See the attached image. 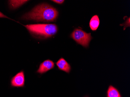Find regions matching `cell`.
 <instances>
[{
  "mask_svg": "<svg viewBox=\"0 0 130 97\" xmlns=\"http://www.w3.org/2000/svg\"><path fill=\"white\" fill-rule=\"evenodd\" d=\"M52 1L58 4H62L64 3V0H54V1Z\"/></svg>",
  "mask_w": 130,
  "mask_h": 97,
  "instance_id": "10",
  "label": "cell"
},
{
  "mask_svg": "<svg viewBox=\"0 0 130 97\" xmlns=\"http://www.w3.org/2000/svg\"><path fill=\"white\" fill-rule=\"evenodd\" d=\"M100 24V20L98 15L92 16L90 22L89 26L92 31H95L98 29Z\"/></svg>",
  "mask_w": 130,
  "mask_h": 97,
  "instance_id": "8",
  "label": "cell"
},
{
  "mask_svg": "<svg viewBox=\"0 0 130 97\" xmlns=\"http://www.w3.org/2000/svg\"><path fill=\"white\" fill-rule=\"evenodd\" d=\"M58 69L60 70L65 71L69 73L71 70V66L70 64L64 58L61 57L56 63Z\"/></svg>",
  "mask_w": 130,
  "mask_h": 97,
  "instance_id": "6",
  "label": "cell"
},
{
  "mask_svg": "<svg viewBox=\"0 0 130 97\" xmlns=\"http://www.w3.org/2000/svg\"><path fill=\"white\" fill-rule=\"evenodd\" d=\"M25 81L24 72L21 71L11 79V86L17 88L24 87Z\"/></svg>",
  "mask_w": 130,
  "mask_h": 97,
  "instance_id": "4",
  "label": "cell"
},
{
  "mask_svg": "<svg viewBox=\"0 0 130 97\" xmlns=\"http://www.w3.org/2000/svg\"><path fill=\"white\" fill-rule=\"evenodd\" d=\"M32 35L44 38L51 37L57 32L58 27L55 24H35L24 25Z\"/></svg>",
  "mask_w": 130,
  "mask_h": 97,
  "instance_id": "2",
  "label": "cell"
},
{
  "mask_svg": "<svg viewBox=\"0 0 130 97\" xmlns=\"http://www.w3.org/2000/svg\"><path fill=\"white\" fill-rule=\"evenodd\" d=\"M54 67L55 63L52 61L50 60H46L40 64L36 72L40 74H43Z\"/></svg>",
  "mask_w": 130,
  "mask_h": 97,
  "instance_id": "5",
  "label": "cell"
},
{
  "mask_svg": "<svg viewBox=\"0 0 130 97\" xmlns=\"http://www.w3.org/2000/svg\"><path fill=\"white\" fill-rule=\"evenodd\" d=\"M107 97H122L119 90L113 86H109L107 92Z\"/></svg>",
  "mask_w": 130,
  "mask_h": 97,
  "instance_id": "7",
  "label": "cell"
},
{
  "mask_svg": "<svg viewBox=\"0 0 130 97\" xmlns=\"http://www.w3.org/2000/svg\"><path fill=\"white\" fill-rule=\"evenodd\" d=\"M28 1H10L9 4L11 8L16 9L28 2Z\"/></svg>",
  "mask_w": 130,
  "mask_h": 97,
  "instance_id": "9",
  "label": "cell"
},
{
  "mask_svg": "<svg viewBox=\"0 0 130 97\" xmlns=\"http://www.w3.org/2000/svg\"><path fill=\"white\" fill-rule=\"evenodd\" d=\"M89 97L88 96H87V95H86V96H85V97Z\"/></svg>",
  "mask_w": 130,
  "mask_h": 97,
  "instance_id": "12",
  "label": "cell"
},
{
  "mask_svg": "<svg viewBox=\"0 0 130 97\" xmlns=\"http://www.w3.org/2000/svg\"><path fill=\"white\" fill-rule=\"evenodd\" d=\"M58 15V11L55 8L47 4H42L36 6L32 11L25 14L22 18L37 22H54Z\"/></svg>",
  "mask_w": 130,
  "mask_h": 97,
  "instance_id": "1",
  "label": "cell"
},
{
  "mask_svg": "<svg viewBox=\"0 0 130 97\" xmlns=\"http://www.w3.org/2000/svg\"><path fill=\"white\" fill-rule=\"evenodd\" d=\"M71 37L77 43L85 47L88 46L92 39L91 33H87L79 28H76L74 30L71 34Z\"/></svg>",
  "mask_w": 130,
  "mask_h": 97,
  "instance_id": "3",
  "label": "cell"
},
{
  "mask_svg": "<svg viewBox=\"0 0 130 97\" xmlns=\"http://www.w3.org/2000/svg\"><path fill=\"white\" fill-rule=\"evenodd\" d=\"M0 17H2V18H8V17H7L6 16L4 15L3 14L1 13V12H0Z\"/></svg>",
  "mask_w": 130,
  "mask_h": 97,
  "instance_id": "11",
  "label": "cell"
}]
</instances>
